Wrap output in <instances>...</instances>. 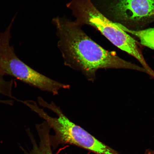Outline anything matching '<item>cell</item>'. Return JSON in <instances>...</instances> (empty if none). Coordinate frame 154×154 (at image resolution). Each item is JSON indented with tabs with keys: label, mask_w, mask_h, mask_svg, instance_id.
I'll return each instance as SVG.
<instances>
[{
	"label": "cell",
	"mask_w": 154,
	"mask_h": 154,
	"mask_svg": "<svg viewBox=\"0 0 154 154\" xmlns=\"http://www.w3.org/2000/svg\"><path fill=\"white\" fill-rule=\"evenodd\" d=\"M37 101L40 105L49 109L57 115V117L50 116L38 107L35 101L26 100L25 102V105L44 119L50 128L54 131V136H50L51 146L53 149H56L60 144H69L96 154H120L71 121L53 102L48 103L41 97H38Z\"/></svg>",
	"instance_id": "2"
},
{
	"label": "cell",
	"mask_w": 154,
	"mask_h": 154,
	"mask_svg": "<svg viewBox=\"0 0 154 154\" xmlns=\"http://www.w3.org/2000/svg\"><path fill=\"white\" fill-rule=\"evenodd\" d=\"M114 23L117 26L127 33L137 37L142 45L154 50V28L142 30H133L119 23Z\"/></svg>",
	"instance_id": "6"
},
{
	"label": "cell",
	"mask_w": 154,
	"mask_h": 154,
	"mask_svg": "<svg viewBox=\"0 0 154 154\" xmlns=\"http://www.w3.org/2000/svg\"><path fill=\"white\" fill-rule=\"evenodd\" d=\"M110 7L116 18L125 22H140L154 16V0H116Z\"/></svg>",
	"instance_id": "5"
},
{
	"label": "cell",
	"mask_w": 154,
	"mask_h": 154,
	"mask_svg": "<svg viewBox=\"0 0 154 154\" xmlns=\"http://www.w3.org/2000/svg\"><path fill=\"white\" fill-rule=\"evenodd\" d=\"M52 22L65 65L82 72L88 80L94 81L99 69L126 68V61L96 43L74 21L57 17Z\"/></svg>",
	"instance_id": "1"
},
{
	"label": "cell",
	"mask_w": 154,
	"mask_h": 154,
	"mask_svg": "<svg viewBox=\"0 0 154 154\" xmlns=\"http://www.w3.org/2000/svg\"><path fill=\"white\" fill-rule=\"evenodd\" d=\"M66 7L76 18L74 22L76 24L80 27L85 25L93 27L113 45L137 59L147 74L150 76L154 74L135 40L102 14L91 0H72Z\"/></svg>",
	"instance_id": "3"
},
{
	"label": "cell",
	"mask_w": 154,
	"mask_h": 154,
	"mask_svg": "<svg viewBox=\"0 0 154 154\" xmlns=\"http://www.w3.org/2000/svg\"><path fill=\"white\" fill-rule=\"evenodd\" d=\"M144 154H154V150L151 149H146Z\"/></svg>",
	"instance_id": "9"
},
{
	"label": "cell",
	"mask_w": 154,
	"mask_h": 154,
	"mask_svg": "<svg viewBox=\"0 0 154 154\" xmlns=\"http://www.w3.org/2000/svg\"><path fill=\"white\" fill-rule=\"evenodd\" d=\"M32 149L26 154H53L51 149V146L49 138L43 137L40 138L39 142L32 143Z\"/></svg>",
	"instance_id": "7"
},
{
	"label": "cell",
	"mask_w": 154,
	"mask_h": 154,
	"mask_svg": "<svg viewBox=\"0 0 154 154\" xmlns=\"http://www.w3.org/2000/svg\"><path fill=\"white\" fill-rule=\"evenodd\" d=\"M4 76L0 73V95H5L7 97L17 100L12 96V90L13 82L12 80L6 81L5 80ZM0 103L12 105V101H3L0 100Z\"/></svg>",
	"instance_id": "8"
},
{
	"label": "cell",
	"mask_w": 154,
	"mask_h": 154,
	"mask_svg": "<svg viewBox=\"0 0 154 154\" xmlns=\"http://www.w3.org/2000/svg\"><path fill=\"white\" fill-rule=\"evenodd\" d=\"M11 28L0 34V73L17 79L42 91L57 95L62 88L69 89L70 85L51 79L35 70L19 58L10 41Z\"/></svg>",
	"instance_id": "4"
}]
</instances>
